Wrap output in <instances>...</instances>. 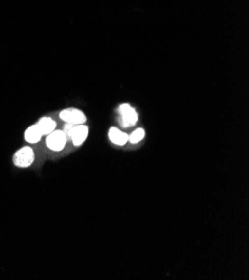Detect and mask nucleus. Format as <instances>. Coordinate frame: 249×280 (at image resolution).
I'll return each instance as SVG.
<instances>
[{"mask_svg":"<svg viewBox=\"0 0 249 280\" xmlns=\"http://www.w3.org/2000/svg\"><path fill=\"white\" fill-rule=\"evenodd\" d=\"M14 164L17 168H29V166L34 163L35 161V153L34 150L30 147H24L19 149L14 155Z\"/></svg>","mask_w":249,"mask_h":280,"instance_id":"1","label":"nucleus"},{"mask_svg":"<svg viewBox=\"0 0 249 280\" xmlns=\"http://www.w3.org/2000/svg\"><path fill=\"white\" fill-rule=\"evenodd\" d=\"M118 114H120V122L121 127H131L133 125L137 124L138 122V113L136 112L131 105L129 104H122L118 107Z\"/></svg>","mask_w":249,"mask_h":280,"instance_id":"2","label":"nucleus"},{"mask_svg":"<svg viewBox=\"0 0 249 280\" xmlns=\"http://www.w3.org/2000/svg\"><path fill=\"white\" fill-rule=\"evenodd\" d=\"M67 144V139L65 136L63 131H53L51 134H48L46 139L47 148L54 152L63 151Z\"/></svg>","mask_w":249,"mask_h":280,"instance_id":"3","label":"nucleus"},{"mask_svg":"<svg viewBox=\"0 0 249 280\" xmlns=\"http://www.w3.org/2000/svg\"><path fill=\"white\" fill-rule=\"evenodd\" d=\"M60 120L64 121L65 123H71L74 125L85 124L86 122V115L83 112L77 108H65L59 113Z\"/></svg>","mask_w":249,"mask_h":280,"instance_id":"4","label":"nucleus"},{"mask_svg":"<svg viewBox=\"0 0 249 280\" xmlns=\"http://www.w3.org/2000/svg\"><path fill=\"white\" fill-rule=\"evenodd\" d=\"M88 136V127H86L85 124H80V125H74V128H73L72 135H71V141L72 143L75 145V147H80L86 141Z\"/></svg>","mask_w":249,"mask_h":280,"instance_id":"5","label":"nucleus"},{"mask_svg":"<svg viewBox=\"0 0 249 280\" xmlns=\"http://www.w3.org/2000/svg\"><path fill=\"white\" fill-rule=\"evenodd\" d=\"M109 139L114 144L124 145L126 142H129V135L120 131L117 127H111L109 131Z\"/></svg>","mask_w":249,"mask_h":280,"instance_id":"6","label":"nucleus"},{"mask_svg":"<svg viewBox=\"0 0 249 280\" xmlns=\"http://www.w3.org/2000/svg\"><path fill=\"white\" fill-rule=\"evenodd\" d=\"M37 127L39 128V131L42 132L43 135H48V134H51L53 131H55L57 123L54 120L51 119V117L44 116L39 120V122L37 123Z\"/></svg>","mask_w":249,"mask_h":280,"instance_id":"7","label":"nucleus"},{"mask_svg":"<svg viewBox=\"0 0 249 280\" xmlns=\"http://www.w3.org/2000/svg\"><path fill=\"white\" fill-rule=\"evenodd\" d=\"M43 134L39 131L37 124L31 125L25 131V141L29 144H36L42 140Z\"/></svg>","mask_w":249,"mask_h":280,"instance_id":"8","label":"nucleus"},{"mask_svg":"<svg viewBox=\"0 0 249 280\" xmlns=\"http://www.w3.org/2000/svg\"><path fill=\"white\" fill-rule=\"evenodd\" d=\"M145 131L143 128H137L129 135V142L132 144H137L144 139Z\"/></svg>","mask_w":249,"mask_h":280,"instance_id":"9","label":"nucleus"},{"mask_svg":"<svg viewBox=\"0 0 249 280\" xmlns=\"http://www.w3.org/2000/svg\"><path fill=\"white\" fill-rule=\"evenodd\" d=\"M73 128H74V124H71V123H66V124H65L63 132H64V134H65V136H66L67 141H71V135H72Z\"/></svg>","mask_w":249,"mask_h":280,"instance_id":"10","label":"nucleus"}]
</instances>
